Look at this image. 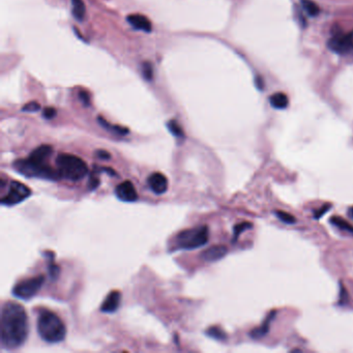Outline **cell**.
I'll use <instances>...</instances> for the list:
<instances>
[{
    "label": "cell",
    "mask_w": 353,
    "mask_h": 353,
    "mask_svg": "<svg viewBox=\"0 0 353 353\" xmlns=\"http://www.w3.org/2000/svg\"><path fill=\"white\" fill-rule=\"evenodd\" d=\"M28 332V316L25 309L14 302L6 303L0 318V340L4 348L20 347L26 341Z\"/></svg>",
    "instance_id": "6da1fadb"
},
{
    "label": "cell",
    "mask_w": 353,
    "mask_h": 353,
    "mask_svg": "<svg viewBox=\"0 0 353 353\" xmlns=\"http://www.w3.org/2000/svg\"><path fill=\"white\" fill-rule=\"evenodd\" d=\"M38 336L47 343H60L65 340L67 328L63 320L53 312H43L37 318Z\"/></svg>",
    "instance_id": "7a4b0ae2"
},
{
    "label": "cell",
    "mask_w": 353,
    "mask_h": 353,
    "mask_svg": "<svg viewBox=\"0 0 353 353\" xmlns=\"http://www.w3.org/2000/svg\"><path fill=\"white\" fill-rule=\"evenodd\" d=\"M14 167L20 174L26 176V178H35L47 181H58L61 179L58 171L49 166L46 161H40L31 156L16 161L14 163Z\"/></svg>",
    "instance_id": "3957f363"
},
{
    "label": "cell",
    "mask_w": 353,
    "mask_h": 353,
    "mask_svg": "<svg viewBox=\"0 0 353 353\" xmlns=\"http://www.w3.org/2000/svg\"><path fill=\"white\" fill-rule=\"evenodd\" d=\"M57 171L61 175V179H65L70 182H80L88 173L87 164L71 153H62L56 159Z\"/></svg>",
    "instance_id": "277c9868"
},
{
    "label": "cell",
    "mask_w": 353,
    "mask_h": 353,
    "mask_svg": "<svg viewBox=\"0 0 353 353\" xmlns=\"http://www.w3.org/2000/svg\"><path fill=\"white\" fill-rule=\"evenodd\" d=\"M208 227L199 226L179 233L175 240V245L179 250H195L205 246L208 243Z\"/></svg>",
    "instance_id": "5b68a950"
},
{
    "label": "cell",
    "mask_w": 353,
    "mask_h": 353,
    "mask_svg": "<svg viewBox=\"0 0 353 353\" xmlns=\"http://www.w3.org/2000/svg\"><path fill=\"white\" fill-rule=\"evenodd\" d=\"M45 283L44 276H37L33 278H29L27 280H23L15 285L13 289V294L20 299V300H29L33 298L35 294L41 290Z\"/></svg>",
    "instance_id": "8992f818"
},
{
    "label": "cell",
    "mask_w": 353,
    "mask_h": 353,
    "mask_svg": "<svg viewBox=\"0 0 353 353\" xmlns=\"http://www.w3.org/2000/svg\"><path fill=\"white\" fill-rule=\"evenodd\" d=\"M30 195H31V191L27 186L19 182H12L10 184L8 193L2 198L0 202H2L3 205H6V206H14L23 202Z\"/></svg>",
    "instance_id": "52a82bcc"
},
{
    "label": "cell",
    "mask_w": 353,
    "mask_h": 353,
    "mask_svg": "<svg viewBox=\"0 0 353 353\" xmlns=\"http://www.w3.org/2000/svg\"><path fill=\"white\" fill-rule=\"evenodd\" d=\"M327 46L332 52L338 54L353 53V31L335 35L328 41Z\"/></svg>",
    "instance_id": "ba28073f"
},
{
    "label": "cell",
    "mask_w": 353,
    "mask_h": 353,
    "mask_svg": "<svg viewBox=\"0 0 353 353\" xmlns=\"http://www.w3.org/2000/svg\"><path fill=\"white\" fill-rule=\"evenodd\" d=\"M115 195L121 201L135 202L138 199L137 191L130 181H126L115 188Z\"/></svg>",
    "instance_id": "9c48e42d"
},
{
    "label": "cell",
    "mask_w": 353,
    "mask_h": 353,
    "mask_svg": "<svg viewBox=\"0 0 353 353\" xmlns=\"http://www.w3.org/2000/svg\"><path fill=\"white\" fill-rule=\"evenodd\" d=\"M148 186L150 190L155 195H162L167 192L168 190V180L166 176L160 172L152 173L148 180H147Z\"/></svg>",
    "instance_id": "30bf717a"
},
{
    "label": "cell",
    "mask_w": 353,
    "mask_h": 353,
    "mask_svg": "<svg viewBox=\"0 0 353 353\" xmlns=\"http://www.w3.org/2000/svg\"><path fill=\"white\" fill-rule=\"evenodd\" d=\"M122 302V293L119 290L110 292L101 306L102 313H114L119 310Z\"/></svg>",
    "instance_id": "8fae6325"
},
{
    "label": "cell",
    "mask_w": 353,
    "mask_h": 353,
    "mask_svg": "<svg viewBox=\"0 0 353 353\" xmlns=\"http://www.w3.org/2000/svg\"><path fill=\"white\" fill-rule=\"evenodd\" d=\"M227 253H228L227 247L219 245V246L210 247L207 250L203 251L201 254V258L205 262H215L224 258L227 255Z\"/></svg>",
    "instance_id": "7c38bea8"
},
{
    "label": "cell",
    "mask_w": 353,
    "mask_h": 353,
    "mask_svg": "<svg viewBox=\"0 0 353 353\" xmlns=\"http://www.w3.org/2000/svg\"><path fill=\"white\" fill-rule=\"evenodd\" d=\"M128 22L131 24V26L137 30H141L144 32H151L152 30V25L150 20H148L147 17L143 15H130L128 17Z\"/></svg>",
    "instance_id": "4fadbf2b"
},
{
    "label": "cell",
    "mask_w": 353,
    "mask_h": 353,
    "mask_svg": "<svg viewBox=\"0 0 353 353\" xmlns=\"http://www.w3.org/2000/svg\"><path fill=\"white\" fill-rule=\"evenodd\" d=\"M269 104L272 108L283 110L289 105V99L284 92H276L269 96Z\"/></svg>",
    "instance_id": "5bb4252c"
},
{
    "label": "cell",
    "mask_w": 353,
    "mask_h": 353,
    "mask_svg": "<svg viewBox=\"0 0 353 353\" xmlns=\"http://www.w3.org/2000/svg\"><path fill=\"white\" fill-rule=\"evenodd\" d=\"M276 316V312H271L267 317L266 319L264 320V322L262 323V325H260L259 327L255 328L254 330L251 331V337L254 338V339H260V338H263L269 330V325H270V322L272 321V319L274 318Z\"/></svg>",
    "instance_id": "9a60e30c"
},
{
    "label": "cell",
    "mask_w": 353,
    "mask_h": 353,
    "mask_svg": "<svg viewBox=\"0 0 353 353\" xmlns=\"http://www.w3.org/2000/svg\"><path fill=\"white\" fill-rule=\"evenodd\" d=\"M72 13L78 21H83L86 15V8L83 0H72Z\"/></svg>",
    "instance_id": "2e32d148"
},
{
    "label": "cell",
    "mask_w": 353,
    "mask_h": 353,
    "mask_svg": "<svg viewBox=\"0 0 353 353\" xmlns=\"http://www.w3.org/2000/svg\"><path fill=\"white\" fill-rule=\"evenodd\" d=\"M329 222H330L334 226L338 227V228L341 229V230L347 231V232H349V233H353V226H352L350 223H348L346 220L342 219L341 217L334 215V217H331V218L329 219Z\"/></svg>",
    "instance_id": "e0dca14e"
},
{
    "label": "cell",
    "mask_w": 353,
    "mask_h": 353,
    "mask_svg": "<svg viewBox=\"0 0 353 353\" xmlns=\"http://www.w3.org/2000/svg\"><path fill=\"white\" fill-rule=\"evenodd\" d=\"M97 121H99V124H100L103 128H105V129H107V130H109V131H112V132H114V133H116V134H119V135H127V134L129 133V130H128V129L123 128V127H120V126H112V125H110L109 123H107V122L103 119V117H101V116H99Z\"/></svg>",
    "instance_id": "ac0fdd59"
},
{
    "label": "cell",
    "mask_w": 353,
    "mask_h": 353,
    "mask_svg": "<svg viewBox=\"0 0 353 353\" xmlns=\"http://www.w3.org/2000/svg\"><path fill=\"white\" fill-rule=\"evenodd\" d=\"M167 127H168V130L170 131V133L176 137V138H180V139H183L185 138V133H184V130L183 128L180 126V124L176 122V121H170L168 124H167Z\"/></svg>",
    "instance_id": "d6986e66"
},
{
    "label": "cell",
    "mask_w": 353,
    "mask_h": 353,
    "mask_svg": "<svg viewBox=\"0 0 353 353\" xmlns=\"http://www.w3.org/2000/svg\"><path fill=\"white\" fill-rule=\"evenodd\" d=\"M302 6L311 17H316L320 13L319 7L312 0H302Z\"/></svg>",
    "instance_id": "ffe728a7"
},
{
    "label": "cell",
    "mask_w": 353,
    "mask_h": 353,
    "mask_svg": "<svg viewBox=\"0 0 353 353\" xmlns=\"http://www.w3.org/2000/svg\"><path fill=\"white\" fill-rule=\"evenodd\" d=\"M209 338H212L218 341H225L227 339L226 332L219 326H211L205 332Z\"/></svg>",
    "instance_id": "44dd1931"
},
{
    "label": "cell",
    "mask_w": 353,
    "mask_h": 353,
    "mask_svg": "<svg viewBox=\"0 0 353 353\" xmlns=\"http://www.w3.org/2000/svg\"><path fill=\"white\" fill-rule=\"evenodd\" d=\"M252 228V224L251 223H248V222H243V223H240L238 225H235L234 228H233V242H237L240 238V235L246 231V230H249Z\"/></svg>",
    "instance_id": "7402d4cb"
},
{
    "label": "cell",
    "mask_w": 353,
    "mask_h": 353,
    "mask_svg": "<svg viewBox=\"0 0 353 353\" xmlns=\"http://www.w3.org/2000/svg\"><path fill=\"white\" fill-rule=\"evenodd\" d=\"M274 214L280 219V221H282L283 223H286V224H294L297 222L296 218H294L292 214H290L289 212H286V211L277 210L274 212Z\"/></svg>",
    "instance_id": "603a6c76"
},
{
    "label": "cell",
    "mask_w": 353,
    "mask_h": 353,
    "mask_svg": "<svg viewBox=\"0 0 353 353\" xmlns=\"http://www.w3.org/2000/svg\"><path fill=\"white\" fill-rule=\"evenodd\" d=\"M142 74H143V77L150 81L152 80L153 78V68H152V65L150 63H143L142 65Z\"/></svg>",
    "instance_id": "cb8c5ba5"
},
{
    "label": "cell",
    "mask_w": 353,
    "mask_h": 353,
    "mask_svg": "<svg viewBox=\"0 0 353 353\" xmlns=\"http://www.w3.org/2000/svg\"><path fill=\"white\" fill-rule=\"evenodd\" d=\"M41 109V105L37 102H29L23 106L22 111L24 112H37Z\"/></svg>",
    "instance_id": "d4e9b609"
},
{
    "label": "cell",
    "mask_w": 353,
    "mask_h": 353,
    "mask_svg": "<svg viewBox=\"0 0 353 353\" xmlns=\"http://www.w3.org/2000/svg\"><path fill=\"white\" fill-rule=\"evenodd\" d=\"M48 269H49V274L52 280H56L58 276H60V267H58L56 264H54L53 262L49 264Z\"/></svg>",
    "instance_id": "484cf974"
},
{
    "label": "cell",
    "mask_w": 353,
    "mask_h": 353,
    "mask_svg": "<svg viewBox=\"0 0 353 353\" xmlns=\"http://www.w3.org/2000/svg\"><path fill=\"white\" fill-rule=\"evenodd\" d=\"M43 115L46 120H52L56 116V110L52 107H47L44 109Z\"/></svg>",
    "instance_id": "4316f807"
},
{
    "label": "cell",
    "mask_w": 353,
    "mask_h": 353,
    "mask_svg": "<svg viewBox=\"0 0 353 353\" xmlns=\"http://www.w3.org/2000/svg\"><path fill=\"white\" fill-rule=\"evenodd\" d=\"M330 205L329 204H325V205H323L320 209H318V210H316L315 211V215H314V218L315 219H320L325 212H327L329 209H330Z\"/></svg>",
    "instance_id": "83f0119b"
},
{
    "label": "cell",
    "mask_w": 353,
    "mask_h": 353,
    "mask_svg": "<svg viewBox=\"0 0 353 353\" xmlns=\"http://www.w3.org/2000/svg\"><path fill=\"white\" fill-rule=\"evenodd\" d=\"M79 97H80V101L83 103L84 106L88 107L90 105V96L86 91H81L79 93Z\"/></svg>",
    "instance_id": "f1b7e54d"
},
{
    "label": "cell",
    "mask_w": 353,
    "mask_h": 353,
    "mask_svg": "<svg viewBox=\"0 0 353 353\" xmlns=\"http://www.w3.org/2000/svg\"><path fill=\"white\" fill-rule=\"evenodd\" d=\"M99 184H100V181H99V179L96 178L95 175L90 176V180H89V183H88V188L90 190H94L99 186Z\"/></svg>",
    "instance_id": "f546056e"
},
{
    "label": "cell",
    "mask_w": 353,
    "mask_h": 353,
    "mask_svg": "<svg viewBox=\"0 0 353 353\" xmlns=\"http://www.w3.org/2000/svg\"><path fill=\"white\" fill-rule=\"evenodd\" d=\"M96 156L101 160H109L111 158L110 153L107 151V150H104V149H100V150H96Z\"/></svg>",
    "instance_id": "4dcf8cb0"
},
{
    "label": "cell",
    "mask_w": 353,
    "mask_h": 353,
    "mask_svg": "<svg viewBox=\"0 0 353 353\" xmlns=\"http://www.w3.org/2000/svg\"><path fill=\"white\" fill-rule=\"evenodd\" d=\"M256 85L258 86L259 89H263L264 88V82H263V79L261 77H257L256 78Z\"/></svg>",
    "instance_id": "1f68e13d"
},
{
    "label": "cell",
    "mask_w": 353,
    "mask_h": 353,
    "mask_svg": "<svg viewBox=\"0 0 353 353\" xmlns=\"http://www.w3.org/2000/svg\"><path fill=\"white\" fill-rule=\"evenodd\" d=\"M350 212H351V217L353 218V208H352V209H350Z\"/></svg>",
    "instance_id": "d6a6232c"
}]
</instances>
